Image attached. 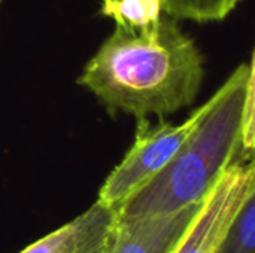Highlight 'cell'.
Returning a JSON list of instances; mask_svg holds the SVG:
<instances>
[{
	"mask_svg": "<svg viewBox=\"0 0 255 253\" xmlns=\"http://www.w3.org/2000/svg\"><path fill=\"white\" fill-rule=\"evenodd\" d=\"M205 57L179 21L163 15L146 30L115 24L85 63L78 85L90 91L111 116L166 118L197 98Z\"/></svg>",
	"mask_w": 255,
	"mask_h": 253,
	"instance_id": "cell-1",
	"label": "cell"
},
{
	"mask_svg": "<svg viewBox=\"0 0 255 253\" xmlns=\"http://www.w3.org/2000/svg\"><path fill=\"white\" fill-rule=\"evenodd\" d=\"M254 60L241 63L193 110V124L166 167L120 210L123 219L161 216L202 204L226 170L254 158Z\"/></svg>",
	"mask_w": 255,
	"mask_h": 253,
	"instance_id": "cell-2",
	"label": "cell"
},
{
	"mask_svg": "<svg viewBox=\"0 0 255 253\" xmlns=\"http://www.w3.org/2000/svg\"><path fill=\"white\" fill-rule=\"evenodd\" d=\"M136 121L131 148L109 173L97 197L99 203L117 212L172 160L191 128L193 116L182 124H172L164 118H158L157 122H151L149 118Z\"/></svg>",
	"mask_w": 255,
	"mask_h": 253,
	"instance_id": "cell-3",
	"label": "cell"
},
{
	"mask_svg": "<svg viewBox=\"0 0 255 253\" xmlns=\"http://www.w3.org/2000/svg\"><path fill=\"white\" fill-rule=\"evenodd\" d=\"M255 195L254 158L230 166L209 192L173 253H218L245 203Z\"/></svg>",
	"mask_w": 255,
	"mask_h": 253,
	"instance_id": "cell-4",
	"label": "cell"
},
{
	"mask_svg": "<svg viewBox=\"0 0 255 253\" xmlns=\"http://www.w3.org/2000/svg\"><path fill=\"white\" fill-rule=\"evenodd\" d=\"M202 204L161 216L137 219L118 216L109 253H173Z\"/></svg>",
	"mask_w": 255,
	"mask_h": 253,
	"instance_id": "cell-5",
	"label": "cell"
},
{
	"mask_svg": "<svg viewBox=\"0 0 255 253\" xmlns=\"http://www.w3.org/2000/svg\"><path fill=\"white\" fill-rule=\"evenodd\" d=\"M118 212L96 201L88 210L19 253H109Z\"/></svg>",
	"mask_w": 255,
	"mask_h": 253,
	"instance_id": "cell-6",
	"label": "cell"
},
{
	"mask_svg": "<svg viewBox=\"0 0 255 253\" xmlns=\"http://www.w3.org/2000/svg\"><path fill=\"white\" fill-rule=\"evenodd\" d=\"M100 13L117 25L130 30H146L164 15V0H109L102 1Z\"/></svg>",
	"mask_w": 255,
	"mask_h": 253,
	"instance_id": "cell-7",
	"label": "cell"
},
{
	"mask_svg": "<svg viewBox=\"0 0 255 253\" xmlns=\"http://www.w3.org/2000/svg\"><path fill=\"white\" fill-rule=\"evenodd\" d=\"M242 0H164V13L181 21L218 22L226 19Z\"/></svg>",
	"mask_w": 255,
	"mask_h": 253,
	"instance_id": "cell-8",
	"label": "cell"
},
{
	"mask_svg": "<svg viewBox=\"0 0 255 253\" xmlns=\"http://www.w3.org/2000/svg\"><path fill=\"white\" fill-rule=\"evenodd\" d=\"M218 253H255V195L241 209Z\"/></svg>",
	"mask_w": 255,
	"mask_h": 253,
	"instance_id": "cell-9",
	"label": "cell"
},
{
	"mask_svg": "<svg viewBox=\"0 0 255 253\" xmlns=\"http://www.w3.org/2000/svg\"><path fill=\"white\" fill-rule=\"evenodd\" d=\"M102 1H109V0H102Z\"/></svg>",
	"mask_w": 255,
	"mask_h": 253,
	"instance_id": "cell-10",
	"label": "cell"
},
{
	"mask_svg": "<svg viewBox=\"0 0 255 253\" xmlns=\"http://www.w3.org/2000/svg\"><path fill=\"white\" fill-rule=\"evenodd\" d=\"M1 1H3V0H0V4H1Z\"/></svg>",
	"mask_w": 255,
	"mask_h": 253,
	"instance_id": "cell-11",
	"label": "cell"
}]
</instances>
